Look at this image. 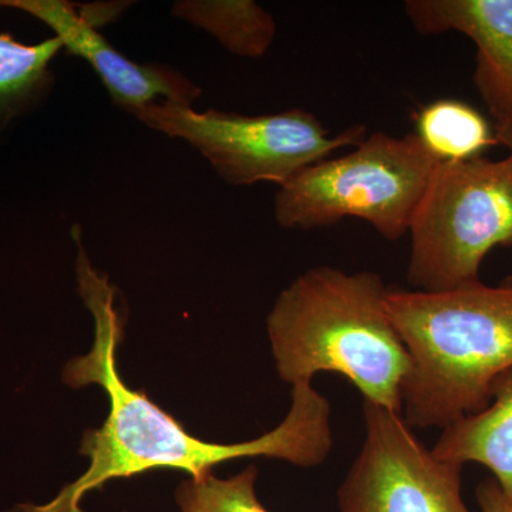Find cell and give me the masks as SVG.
Listing matches in <instances>:
<instances>
[{
	"instance_id": "cell-10",
	"label": "cell",
	"mask_w": 512,
	"mask_h": 512,
	"mask_svg": "<svg viewBox=\"0 0 512 512\" xmlns=\"http://www.w3.org/2000/svg\"><path fill=\"white\" fill-rule=\"evenodd\" d=\"M490 394L491 402L481 412L444 427L431 451L460 466L487 467L512 504V367L494 380Z\"/></svg>"
},
{
	"instance_id": "cell-9",
	"label": "cell",
	"mask_w": 512,
	"mask_h": 512,
	"mask_svg": "<svg viewBox=\"0 0 512 512\" xmlns=\"http://www.w3.org/2000/svg\"><path fill=\"white\" fill-rule=\"evenodd\" d=\"M404 10L420 35L458 32L473 40L474 83L505 146L512 136V0H409Z\"/></svg>"
},
{
	"instance_id": "cell-3",
	"label": "cell",
	"mask_w": 512,
	"mask_h": 512,
	"mask_svg": "<svg viewBox=\"0 0 512 512\" xmlns=\"http://www.w3.org/2000/svg\"><path fill=\"white\" fill-rule=\"evenodd\" d=\"M386 309L409 352L403 419L444 429L481 412L491 386L512 367V279L440 293L390 289Z\"/></svg>"
},
{
	"instance_id": "cell-12",
	"label": "cell",
	"mask_w": 512,
	"mask_h": 512,
	"mask_svg": "<svg viewBox=\"0 0 512 512\" xmlns=\"http://www.w3.org/2000/svg\"><path fill=\"white\" fill-rule=\"evenodd\" d=\"M171 13L207 32L235 56L258 59L274 45V16L254 0H181Z\"/></svg>"
},
{
	"instance_id": "cell-6",
	"label": "cell",
	"mask_w": 512,
	"mask_h": 512,
	"mask_svg": "<svg viewBox=\"0 0 512 512\" xmlns=\"http://www.w3.org/2000/svg\"><path fill=\"white\" fill-rule=\"evenodd\" d=\"M151 130L194 147L225 183L247 187L286 183L309 165L367 137L362 124L330 136L322 121L302 109L264 116L177 106L167 101L128 111Z\"/></svg>"
},
{
	"instance_id": "cell-15",
	"label": "cell",
	"mask_w": 512,
	"mask_h": 512,
	"mask_svg": "<svg viewBox=\"0 0 512 512\" xmlns=\"http://www.w3.org/2000/svg\"><path fill=\"white\" fill-rule=\"evenodd\" d=\"M476 498L481 512H512V504L493 477L485 478L478 484Z\"/></svg>"
},
{
	"instance_id": "cell-8",
	"label": "cell",
	"mask_w": 512,
	"mask_h": 512,
	"mask_svg": "<svg viewBox=\"0 0 512 512\" xmlns=\"http://www.w3.org/2000/svg\"><path fill=\"white\" fill-rule=\"evenodd\" d=\"M0 8L22 10L46 23L67 52L92 66L116 106L127 113L157 101L192 107L200 99V87L173 67L140 64L121 55L97 32L104 16L92 15L90 8L79 10L63 0H0Z\"/></svg>"
},
{
	"instance_id": "cell-16",
	"label": "cell",
	"mask_w": 512,
	"mask_h": 512,
	"mask_svg": "<svg viewBox=\"0 0 512 512\" xmlns=\"http://www.w3.org/2000/svg\"><path fill=\"white\" fill-rule=\"evenodd\" d=\"M504 147H507L508 150H510V156H508V157H510L512 160V136H511L510 140H508L507 143H505Z\"/></svg>"
},
{
	"instance_id": "cell-11",
	"label": "cell",
	"mask_w": 512,
	"mask_h": 512,
	"mask_svg": "<svg viewBox=\"0 0 512 512\" xmlns=\"http://www.w3.org/2000/svg\"><path fill=\"white\" fill-rule=\"evenodd\" d=\"M63 49L56 36L25 45L0 33V138L49 96L55 82L50 63Z\"/></svg>"
},
{
	"instance_id": "cell-1",
	"label": "cell",
	"mask_w": 512,
	"mask_h": 512,
	"mask_svg": "<svg viewBox=\"0 0 512 512\" xmlns=\"http://www.w3.org/2000/svg\"><path fill=\"white\" fill-rule=\"evenodd\" d=\"M72 237L79 293L94 318V343L86 356L67 363L64 382L72 387L99 384L109 397L110 412L100 429L84 433L80 454L90 458L89 470L49 504L22 505L16 512H83L84 495L103 488L107 481L161 468L202 478L235 458H278L298 467L325 463L333 447L332 407L312 383L293 384L291 409L278 427L258 439L235 444L208 443L191 436L146 393L130 389L117 369L124 320L114 306L116 288L90 264L80 225H73Z\"/></svg>"
},
{
	"instance_id": "cell-4",
	"label": "cell",
	"mask_w": 512,
	"mask_h": 512,
	"mask_svg": "<svg viewBox=\"0 0 512 512\" xmlns=\"http://www.w3.org/2000/svg\"><path fill=\"white\" fill-rule=\"evenodd\" d=\"M437 164L416 134L397 138L376 131L348 154L309 165L279 185L275 220L306 231L360 218L397 241L409 234Z\"/></svg>"
},
{
	"instance_id": "cell-5",
	"label": "cell",
	"mask_w": 512,
	"mask_h": 512,
	"mask_svg": "<svg viewBox=\"0 0 512 512\" xmlns=\"http://www.w3.org/2000/svg\"><path fill=\"white\" fill-rule=\"evenodd\" d=\"M407 281L440 293L480 282L488 252L512 247V160L437 164L414 212Z\"/></svg>"
},
{
	"instance_id": "cell-2",
	"label": "cell",
	"mask_w": 512,
	"mask_h": 512,
	"mask_svg": "<svg viewBox=\"0 0 512 512\" xmlns=\"http://www.w3.org/2000/svg\"><path fill=\"white\" fill-rule=\"evenodd\" d=\"M379 274L316 266L281 292L268 315L276 370L289 384L345 376L367 402L403 412L409 352L386 309Z\"/></svg>"
},
{
	"instance_id": "cell-7",
	"label": "cell",
	"mask_w": 512,
	"mask_h": 512,
	"mask_svg": "<svg viewBox=\"0 0 512 512\" xmlns=\"http://www.w3.org/2000/svg\"><path fill=\"white\" fill-rule=\"evenodd\" d=\"M365 441L340 484V512H471L463 466L434 456L402 413L363 402Z\"/></svg>"
},
{
	"instance_id": "cell-14",
	"label": "cell",
	"mask_w": 512,
	"mask_h": 512,
	"mask_svg": "<svg viewBox=\"0 0 512 512\" xmlns=\"http://www.w3.org/2000/svg\"><path fill=\"white\" fill-rule=\"evenodd\" d=\"M256 477L258 470L249 466L227 480L212 474L191 478L181 483L175 498L183 512H271L256 497Z\"/></svg>"
},
{
	"instance_id": "cell-13",
	"label": "cell",
	"mask_w": 512,
	"mask_h": 512,
	"mask_svg": "<svg viewBox=\"0 0 512 512\" xmlns=\"http://www.w3.org/2000/svg\"><path fill=\"white\" fill-rule=\"evenodd\" d=\"M414 134L439 163L483 157L498 144L490 121L457 99H440L423 107L416 116Z\"/></svg>"
}]
</instances>
